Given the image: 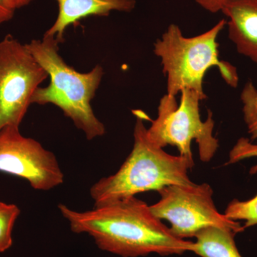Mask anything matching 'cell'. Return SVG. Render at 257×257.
Wrapping results in <instances>:
<instances>
[{
	"label": "cell",
	"instance_id": "obj_1",
	"mask_svg": "<svg viewBox=\"0 0 257 257\" xmlns=\"http://www.w3.org/2000/svg\"><path fill=\"white\" fill-rule=\"evenodd\" d=\"M71 229L92 236L98 247L122 257L182 254L194 251V242L175 236L152 214L150 206L135 197L124 198L92 210H72L59 204Z\"/></svg>",
	"mask_w": 257,
	"mask_h": 257
},
{
	"label": "cell",
	"instance_id": "obj_2",
	"mask_svg": "<svg viewBox=\"0 0 257 257\" xmlns=\"http://www.w3.org/2000/svg\"><path fill=\"white\" fill-rule=\"evenodd\" d=\"M25 45L50 77L47 87L37 88L34 93L31 104L60 108L88 140L103 136L105 126L96 117L91 103L102 80L104 68L97 64L89 72H77L60 55V43L53 37L44 35L41 40H32Z\"/></svg>",
	"mask_w": 257,
	"mask_h": 257
},
{
	"label": "cell",
	"instance_id": "obj_3",
	"mask_svg": "<svg viewBox=\"0 0 257 257\" xmlns=\"http://www.w3.org/2000/svg\"><path fill=\"white\" fill-rule=\"evenodd\" d=\"M136 116L134 130L135 143L131 153L114 175L103 177L90 188L94 206L140 193L160 191L167 186L189 185L194 183L188 171L194 164L186 157L173 156L152 143L144 124L145 114L133 111Z\"/></svg>",
	"mask_w": 257,
	"mask_h": 257
},
{
	"label": "cell",
	"instance_id": "obj_4",
	"mask_svg": "<svg viewBox=\"0 0 257 257\" xmlns=\"http://www.w3.org/2000/svg\"><path fill=\"white\" fill-rule=\"evenodd\" d=\"M227 22L221 20L210 30L193 37L182 35L178 25L172 24L154 44V53L161 59L167 76V94L176 96L184 89L206 95L203 79L212 67H217L221 77L236 87L239 76L236 67L219 58L218 35Z\"/></svg>",
	"mask_w": 257,
	"mask_h": 257
},
{
	"label": "cell",
	"instance_id": "obj_5",
	"mask_svg": "<svg viewBox=\"0 0 257 257\" xmlns=\"http://www.w3.org/2000/svg\"><path fill=\"white\" fill-rule=\"evenodd\" d=\"M180 102L176 96L165 95L161 98L158 116L147 128V135L152 143L162 148L172 145L177 147L179 155L194 164L191 144L193 140L199 147L200 160L208 162L219 148V140L213 135L214 121L209 110L207 119H201L199 103L207 98L192 89L180 92Z\"/></svg>",
	"mask_w": 257,
	"mask_h": 257
},
{
	"label": "cell",
	"instance_id": "obj_6",
	"mask_svg": "<svg viewBox=\"0 0 257 257\" xmlns=\"http://www.w3.org/2000/svg\"><path fill=\"white\" fill-rule=\"evenodd\" d=\"M158 192L160 201L150 206V210L158 219L168 221L172 234L179 239L195 237L201 230L211 226L236 234L244 229L239 222L219 212L209 184L167 186Z\"/></svg>",
	"mask_w": 257,
	"mask_h": 257
},
{
	"label": "cell",
	"instance_id": "obj_7",
	"mask_svg": "<svg viewBox=\"0 0 257 257\" xmlns=\"http://www.w3.org/2000/svg\"><path fill=\"white\" fill-rule=\"evenodd\" d=\"M48 77L26 45L11 35L0 41V131L20 127L34 93Z\"/></svg>",
	"mask_w": 257,
	"mask_h": 257
},
{
	"label": "cell",
	"instance_id": "obj_8",
	"mask_svg": "<svg viewBox=\"0 0 257 257\" xmlns=\"http://www.w3.org/2000/svg\"><path fill=\"white\" fill-rule=\"evenodd\" d=\"M0 172L25 179L37 190H50L64 180L55 155L14 126L0 131Z\"/></svg>",
	"mask_w": 257,
	"mask_h": 257
},
{
	"label": "cell",
	"instance_id": "obj_9",
	"mask_svg": "<svg viewBox=\"0 0 257 257\" xmlns=\"http://www.w3.org/2000/svg\"><path fill=\"white\" fill-rule=\"evenodd\" d=\"M59 13L55 23L44 35L55 37L61 44L70 25L90 16L107 17L112 11L130 13L136 7V0H56Z\"/></svg>",
	"mask_w": 257,
	"mask_h": 257
},
{
	"label": "cell",
	"instance_id": "obj_10",
	"mask_svg": "<svg viewBox=\"0 0 257 257\" xmlns=\"http://www.w3.org/2000/svg\"><path fill=\"white\" fill-rule=\"evenodd\" d=\"M229 19L230 40L239 54L257 65V4L252 0H230L221 10Z\"/></svg>",
	"mask_w": 257,
	"mask_h": 257
},
{
	"label": "cell",
	"instance_id": "obj_11",
	"mask_svg": "<svg viewBox=\"0 0 257 257\" xmlns=\"http://www.w3.org/2000/svg\"><path fill=\"white\" fill-rule=\"evenodd\" d=\"M234 231L207 227L196 234L193 252L200 257H242L236 247Z\"/></svg>",
	"mask_w": 257,
	"mask_h": 257
},
{
	"label": "cell",
	"instance_id": "obj_12",
	"mask_svg": "<svg viewBox=\"0 0 257 257\" xmlns=\"http://www.w3.org/2000/svg\"><path fill=\"white\" fill-rule=\"evenodd\" d=\"M238 156L241 160L257 157V145L250 143L248 139H243L238 145ZM257 172V165L251 170V173ZM224 215L233 221H245L243 229L257 224V195L249 200L241 202L234 199L225 210Z\"/></svg>",
	"mask_w": 257,
	"mask_h": 257
},
{
	"label": "cell",
	"instance_id": "obj_13",
	"mask_svg": "<svg viewBox=\"0 0 257 257\" xmlns=\"http://www.w3.org/2000/svg\"><path fill=\"white\" fill-rule=\"evenodd\" d=\"M20 213L16 204L0 202V253L5 252L13 245V227Z\"/></svg>",
	"mask_w": 257,
	"mask_h": 257
},
{
	"label": "cell",
	"instance_id": "obj_14",
	"mask_svg": "<svg viewBox=\"0 0 257 257\" xmlns=\"http://www.w3.org/2000/svg\"><path fill=\"white\" fill-rule=\"evenodd\" d=\"M243 118L251 140H257V89L251 81L245 84L241 95Z\"/></svg>",
	"mask_w": 257,
	"mask_h": 257
},
{
	"label": "cell",
	"instance_id": "obj_15",
	"mask_svg": "<svg viewBox=\"0 0 257 257\" xmlns=\"http://www.w3.org/2000/svg\"><path fill=\"white\" fill-rule=\"evenodd\" d=\"M195 1L204 10L210 13H216L221 11L224 5L230 0H195Z\"/></svg>",
	"mask_w": 257,
	"mask_h": 257
},
{
	"label": "cell",
	"instance_id": "obj_16",
	"mask_svg": "<svg viewBox=\"0 0 257 257\" xmlns=\"http://www.w3.org/2000/svg\"><path fill=\"white\" fill-rule=\"evenodd\" d=\"M15 11L16 10L10 5L8 0H0V25L14 18Z\"/></svg>",
	"mask_w": 257,
	"mask_h": 257
},
{
	"label": "cell",
	"instance_id": "obj_17",
	"mask_svg": "<svg viewBox=\"0 0 257 257\" xmlns=\"http://www.w3.org/2000/svg\"><path fill=\"white\" fill-rule=\"evenodd\" d=\"M10 5L13 7L15 10L24 8L27 5H30L33 0H8Z\"/></svg>",
	"mask_w": 257,
	"mask_h": 257
},
{
	"label": "cell",
	"instance_id": "obj_18",
	"mask_svg": "<svg viewBox=\"0 0 257 257\" xmlns=\"http://www.w3.org/2000/svg\"><path fill=\"white\" fill-rule=\"evenodd\" d=\"M252 1L254 2V3H256L257 4V0H252Z\"/></svg>",
	"mask_w": 257,
	"mask_h": 257
}]
</instances>
